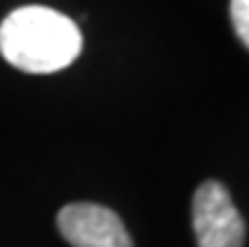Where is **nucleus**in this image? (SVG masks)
I'll list each match as a JSON object with an SVG mask.
<instances>
[{"label": "nucleus", "instance_id": "20e7f679", "mask_svg": "<svg viewBox=\"0 0 249 247\" xmlns=\"http://www.w3.org/2000/svg\"><path fill=\"white\" fill-rule=\"evenodd\" d=\"M229 16H231V25L237 31L239 40L249 48V0H231Z\"/></svg>", "mask_w": 249, "mask_h": 247}, {"label": "nucleus", "instance_id": "f03ea898", "mask_svg": "<svg viewBox=\"0 0 249 247\" xmlns=\"http://www.w3.org/2000/svg\"><path fill=\"white\" fill-rule=\"evenodd\" d=\"M192 222L199 247H244L247 225L222 182H204L192 205Z\"/></svg>", "mask_w": 249, "mask_h": 247}, {"label": "nucleus", "instance_id": "f257e3e1", "mask_svg": "<svg viewBox=\"0 0 249 247\" xmlns=\"http://www.w3.org/2000/svg\"><path fill=\"white\" fill-rule=\"evenodd\" d=\"M83 36L68 16L25 5L0 23V53L25 74H55L81 56Z\"/></svg>", "mask_w": 249, "mask_h": 247}, {"label": "nucleus", "instance_id": "7ed1b4c3", "mask_svg": "<svg viewBox=\"0 0 249 247\" xmlns=\"http://www.w3.org/2000/svg\"><path fill=\"white\" fill-rule=\"evenodd\" d=\"M58 229L71 247H134L121 217L93 202H73L58 212Z\"/></svg>", "mask_w": 249, "mask_h": 247}]
</instances>
